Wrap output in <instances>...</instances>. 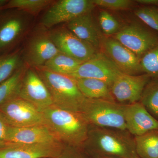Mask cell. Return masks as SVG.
I'll return each instance as SVG.
<instances>
[{"mask_svg":"<svg viewBox=\"0 0 158 158\" xmlns=\"http://www.w3.org/2000/svg\"><path fill=\"white\" fill-rule=\"evenodd\" d=\"M19 97L31 103L40 111L53 105L47 87L35 69L32 68L26 69Z\"/></svg>","mask_w":158,"mask_h":158,"instance_id":"12","label":"cell"},{"mask_svg":"<svg viewBox=\"0 0 158 158\" xmlns=\"http://www.w3.org/2000/svg\"><path fill=\"white\" fill-rule=\"evenodd\" d=\"M60 52L52 41L48 32H37L31 36L27 44L25 61L31 68L43 66Z\"/></svg>","mask_w":158,"mask_h":158,"instance_id":"14","label":"cell"},{"mask_svg":"<svg viewBox=\"0 0 158 158\" xmlns=\"http://www.w3.org/2000/svg\"><path fill=\"white\" fill-rule=\"evenodd\" d=\"M33 68L47 87L53 105L62 110L81 113L87 98L79 90L75 79L54 73L44 66Z\"/></svg>","mask_w":158,"mask_h":158,"instance_id":"3","label":"cell"},{"mask_svg":"<svg viewBox=\"0 0 158 158\" xmlns=\"http://www.w3.org/2000/svg\"><path fill=\"white\" fill-rule=\"evenodd\" d=\"M124 107L116 102L87 98L80 113L89 125L127 130Z\"/></svg>","mask_w":158,"mask_h":158,"instance_id":"4","label":"cell"},{"mask_svg":"<svg viewBox=\"0 0 158 158\" xmlns=\"http://www.w3.org/2000/svg\"><path fill=\"white\" fill-rule=\"evenodd\" d=\"M122 73L104 53L98 52L88 61L83 62L68 75L75 79L92 78L103 81L111 88Z\"/></svg>","mask_w":158,"mask_h":158,"instance_id":"9","label":"cell"},{"mask_svg":"<svg viewBox=\"0 0 158 158\" xmlns=\"http://www.w3.org/2000/svg\"><path fill=\"white\" fill-rule=\"evenodd\" d=\"M93 2L95 6L112 10H127L134 3L130 0H93Z\"/></svg>","mask_w":158,"mask_h":158,"instance_id":"29","label":"cell"},{"mask_svg":"<svg viewBox=\"0 0 158 158\" xmlns=\"http://www.w3.org/2000/svg\"><path fill=\"white\" fill-rule=\"evenodd\" d=\"M48 33L60 52L81 62L88 61L98 52L93 46L79 38L66 27L57 28Z\"/></svg>","mask_w":158,"mask_h":158,"instance_id":"8","label":"cell"},{"mask_svg":"<svg viewBox=\"0 0 158 158\" xmlns=\"http://www.w3.org/2000/svg\"><path fill=\"white\" fill-rule=\"evenodd\" d=\"M27 69L23 66L0 84V106L12 99L19 97L24 75Z\"/></svg>","mask_w":158,"mask_h":158,"instance_id":"21","label":"cell"},{"mask_svg":"<svg viewBox=\"0 0 158 158\" xmlns=\"http://www.w3.org/2000/svg\"><path fill=\"white\" fill-rule=\"evenodd\" d=\"M9 126L2 114L0 112V148L4 147L6 145L7 130Z\"/></svg>","mask_w":158,"mask_h":158,"instance_id":"31","label":"cell"},{"mask_svg":"<svg viewBox=\"0 0 158 158\" xmlns=\"http://www.w3.org/2000/svg\"><path fill=\"white\" fill-rule=\"evenodd\" d=\"M135 14L144 24L158 33V7L142 6L135 10Z\"/></svg>","mask_w":158,"mask_h":158,"instance_id":"27","label":"cell"},{"mask_svg":"<svg viewBox=\"0 0 158 158\" xmlns=\"http://www.w3.org/2000/svg\"><path fill=\"white\" fill-rule=\"evenodd\" d=\"M65 146L46 143L6 146L0 148V158H57Z\"/></svg>","mask_w":158,"mask_h":158,"instance_id":"16","label":"cell"},{"mask_svg":"<svg viewBox=\"0 0 158 158\" xmlns=\"http://www.w3.org/2000/svg\"><path fill=\"white\" fill-rule=\"evenodd\" d=\"M82 63L60 52L46 62L43 66L54 73L68 75L74 71Z\"/></svg>","mask_w":158,"mask_h":158,"instance_id":"22","label":"cell"},{"mask_svg":"<svg viewBox=\"0 0 158 158\" xmlns=\"http://www.w3.org/2000/svg\"><path fill=\"white\" fill-rule=\"evenodd\" d=\"M81 148L65 145L57 158H86L83 155Z\"/></svg>","mask_w":158,"mask_h":158,"instance_id":"30","label":"cell"},{"mask_svg":"<svg viewBox=\"0 0 158 158\" xmlns=\"http://www.w3.org/2000/svg\"><path fill=\"white\" fill-rule=\"evenodd\" d=\"M46 124L65 145L81 148L88 138L90 125L80 113L52 105L41 111Z\"/></svg>","mask_w":158,"mask_h":158,"instance_id":"2","label":"cell"},{"mask_svg":"<svg viewBox=\"0 0 158 158\" xmlns=\"http://www.w3.org/2000/svg\"><path fill=\"white\" fill-rule=\"evenodd\" d=\"M21 11L11 12L0 18V52L14 46L28 28L29 18Z\"/></svg>","mask_w":158,"mask_h":158,"instance_id":"13","label":"cell"},{"mask_svg":"<svg viewBox=\"0 0 158 158\" xmlns=\"http://www.w3.org/2000/svg\"><path fill=\"white\" fill-rule=\"evenodd\" d=\"M46 143H62L47 125H40L24 127H15L9 126L6 144L4 147Z\"/></svg>","mask_w":158,"mask_h":158,"instance_id":"15","label":"cell"},{"mask_svg":"<svg viewBox=\"0 0 158 158\" xmlns=\"http://www.w3.org/2000/svg\"><path fill=\"white\" fill-rule=\"evenodd\" d=\"M23 66L22 59L19 52L0 56V84Z\"/></svg>","mask_w":158,"mask_h":158,"instance_id":"25","label":"cell"},{"mask_svg":"<svg viewBox=\"0 0 158 158\" xmlns=\"http://www.w3.org/2000/svg\"><path fill=\"white\" fill-rule=\"evenodd\" d=\"M140 63L142 74L158 79V44L141 56Z\"/></svg>","mask_w":158,"mask_h":158,"instance_id":"26","label":"cell"},{"mask_svg":"<svg viewBox=\"0 0 158 158\" xmlns=\"http://www.w3.org/2000/svg\"><path fill=\"white\" fill-rule=\"evenodd\" d=\"M0 112L9 126L12 127L46 125L42 112L31 103L19 97L1 105Z\"/></svg>","mask_w":158,"mask_h":158,"instance_id":"6","label":"cell"},{"mask_svg":"<svg viewBox=\"0 0 158 158\" xmlns=\"http://www.w3.org/2000/svg\"><path fill=\"white\" fill-rule=\"evenodd\" d=\"M112 37L140 59L158 44V33L144 24L126 26Z\"/></svg>","mask_w":158,"mask_h":158,"instance_id":"5","label":"cell"},{"mask_svg":"<svg viewBox=\"0 0 158 158\" xmlns=\"http://www.w3.org/2000/svg\"><path fill=\"white\" fill-rule=\"evenodd\" d=\"M93 0H60L54 3L43 16L42 25L47 28L68 23L95 7Z\"/></svg>","mask_w":158,"mask_h":158,"instance_id":"7","label":"cell"},{"mask_svg":"<svg viewBox=\"0 0 158 158\" xmlns=\"http://www.w3.org/2000/svg\"><path fill=\"white\" fill-rule=\"evenodd\" d=\"M124 116L126 130L134 137L158 130V120L140 102L124 105Z\"/></svg>","mask_w":158,"mask_h":158,"instance_id":"17","label":"cell"},{"mask_svg":"<svg viewBox=\"0 0 158 158\" xmlns=\"http://www.w3.org/2000/svg\"><path fill=\"white\" fill-rule=\"evenodd\" d=\"M101 47L104 53L122 73L130 75L142 74L140 58L112 37L102 39Z\"/></svg>","mask_w":158,"mask_h":158,"instance_id":"11","label":"cell"},{"mask_svg":"<svg viewBox=\"0 0 158 158\" xmlns=\"http://www.w3.org/2000/svg\"><path fill=\"white\" fill-rule=\"evenodd\" d=\"M79 90L86 98L116 102L106 82L92 78L75 79Z\"/></svg>","mask_w":158,"mask_h":158,"instance_id":"19","label":"cell"},{"mask_svg":"<svg viewBox=\"0 0 158 158\" xmlns=\"http://www.w3.org/2000/svg\"><path fill=\"white\" fill-rule=\"evenodd\" d=\"M101 158H118L116 157H103Z\"/></svg>","mask_w":158,"mask_h":158,"instance_id":"33","label":"cell"},{"mask_svg":"<svg viewBox=\"0 0 158 158\" xmlns=\"http://www.w3.org/2000/svg\"><path fill=\"white\" fill-rule=\"evenodd\" d=\"M134 137L139 158H158V130Z\"/></svg>","mask_w":158,"mask_h":158,"instance_id":"20","label":"cell"},{"mask_svg":"<svg viewBox=\"0 0 158 158\" xmlns=\"http://www.w3.org/2000/svg\"><path fill=\"white\" fill-rule=\"evenodd\" d=\"M53 2L50 0H11L0 9H17L27 14H37Z\"/></svg>","mask_w":158,"mask_h":158,"instance_id":"24","label":"cell"},{"mask_svg":"<svg viewBox=\"0 0 158 158\" xmlns=\"http://www.w3.org/2000/svg\"><path fill=\"white\" fill-rule=\"evenodd\" d=\"M151 79L146 74L130 75L122 73L113 82L111 93L118 103H135L140 101L143 90Z\"/></svg>","mask_w":158,"mask_h":158,"instance_id":"10","label":"cell"},{"mask_svg":"<svg viewBox=\"0 0 158 158\" xmlns=\"http://www.w3.org/2000/svg\"><path fill=\"white\" fill-rule=\"evenodd\" d=\"M136 2L142 6H156L158 7V0H137Z\"/></svg>","mask_w":158,"mask_h":158,"instance_id":"32","label":"cell"},{"mask_svg":"<svg viewBox=\"0 0 158 158\" xmlns=\"http://www.w3.org/2000/svg\"><path fill=\"white\" fill-rule=\"evenodd\" d=\"M98 20L104 34L108 37H112L121 29L119 22L106 10L100 11Z\"/></svg>","mask_w":158,"mask_h":158,"instance_id":"28","label":"cell"},{"mask_svg":"<svg viewBox=\"0 0 158 158\" xmlns=\"http://www.w3.org/2000/svg\"><path fill=\"white\" fill-rule=\"evenodd\" d=\"M139 102L158 120V79H151L144 88Z\"/></svg>","mask_w":158,"mask_h":158,"instance_id":"23","label":"cell"},{"mask_svg":"<svg viewBox=\"0 0 158 158\" xmlns=\"http://www.w3.org/2000/svg\"><path fill=\"white\" fill-rule=\"evenodd\" d=\"M66 27L77 37L93 46L98 50L101 47L102 39L91 12L82 15L67 23Z\"/></svg>","mask_w":158,"mask_h":158,"instance_id":"18","label":"cell"},{"mask_svg":"<svg viewBox=\"0 0 158 158\" xmlns=\"http://www.w3.org/2000/svg\"><path fill=\"white\" fill-rule=\"evenodd\" d=\"M81 149L90 158H139L135 137L127 130L90 126Z\"/></svg>","mask_w":158,"mask_h":158,"instance_id":"1","label":"cell"}]
</instances>
